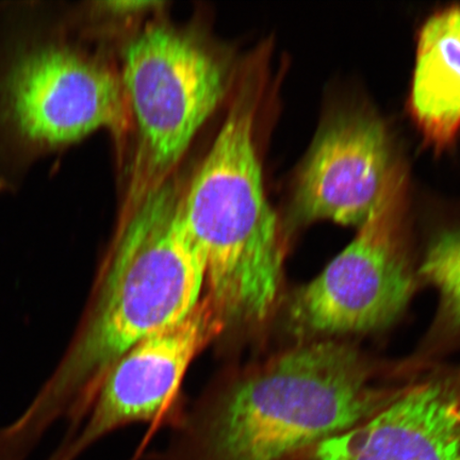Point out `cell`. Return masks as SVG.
<instances>
[{"label": "cell", "mask_w": 460, "mask_h": 460, "mask_svg": "<svg viewBox=\"0 0 460 460\" xmlns=\"http://www.w3.org/2000/svg\"><path fill=\"white\" fill-rule=\"evenodd\" d=\"M205 289L203 255L168 181L136 200L97 271L71 343L11 434L36 447L58 420L82 424L111 367L137 342L178 323Z\"/></svg>", "instance_id": "6da1fadb"}, {"label": "cell", "mask_w": 460, "mask_h": 460, "mask_svg": "<svg viewBox=\"0 0 460 460\" xmlns=\"http://www.w3.org/2000/svg\"><path fill=\"white\" fill-rule=\"evenodd\" d=\"M413 119L436 147L460 131V7L430 16L419 33L411 94Z\"/></svg>", "instance_id": "30bf717a"}, {"label": "cell", "mask_w": 460, "mask_h": 460, "mask_svg": "<svg viewBox=\"0 0 460 460\" xmlns=\"http://www.w3.org/2000/svg\"><path fill=\"white\" fill-rule=\"evenodd\" d=\"M420 272L439 290L447 318L460 329V229L435 239Z\"/></svg>", "instance_id": "8fae6325"}, {"label": "cell", "mask_w": 460, "mask_h": 460, "mask_svg": "<svg viewBox=\"0 0 460 460\" xmlns=\"http://www.w3.org/2000/svg\"><path fill=\"white\" fill-rule=\"evenodd\" d=\"M307 460H460V369L401 389Z\"/></svg>", "instance_id": "9c48e42d"}, {"label": "cell", "mask_w": 460, "mask_h": 460, "mask_svg": "<svg viewBox=\"0 0 460 460\" xmlns=\"http://www.w3.org/2000/svg\"><path fill=\"white\" fill-rule=\"evenodd\" d=\"M102 10L115 14H131L163 5L160 2H141V0H118V2L101 3Z\"/></svg>", "instance_id": "7c38bea8"}, {"label": "cell", "mask_w": 460, "mask_h": 460, "mask_svg": "<svg viewBox=\"0 0 460 460\" xmlns=\"http://www.w3.org/2000/svg\"><path fill=\"white\" fill-rule=\"evenodd\" d=\"M122 83L61 37L42 2L0 4V190L45 155L125 124Z\"/></svg>", "instance_id": "277c9868"}, {"label": "cell", "mask_w": 460, "mask_h": 460, "mask_svg": "<svg viewBox=\"0 0 460 460\" xmlns=\"http://www.w3.org/2000/svg\"><path fill=\"white\" fill-rule=\"evenodd\" d=\"M358 350L305 342L226 374L180 424L159 460H307L398 393Z\"/></svg>", "instance_id": "7a4b0ae2"}, {"label": "cell", "mask_w": 460, "mask_h": 460, "mask_svg": "<svg viewBox=\"0 0 460 460\" xmlns=\"http://www.w3.org/2000/svg\"><path fill=\"white\" fill-rule=\"evenodd\" d=\"M404 178L381 120L341 114L320 130L310 148L298 176L296 214L305 222L360 227Z\"/></svg>", "instance_id": "ba28073f"}, {"label": "cell", "mask_w": 460, "mask_h": 460, "mask_svg": "<svg viewBox=\"0 0 460 460\" xmlns=\"http://www.w3.org/2000/svg\"><path fill=\"white\" fill-rule=\"evenodd\" d=\"M221 332L204 296L185 319L137 342L107 372L82 424L49 460H76L115 429L163 416L189 367Z\"/></svg>", "instance_id": "52a82bcc"}, {"label": "cell", "mask_w": 460, "mask_h": 460, "mask_svg": "<svg viewBox=\"0 0 460 460\" xmlns=\"http://www.w3.org/2000/svg\"><path fill=\"white\" fill-rule=\"evenodd\" d=\"M120 83L135 114L149 190L164 181L215 112L226 94V70L189 34L154 25L126 49Z\"/></svg>", "instance_id": "8992f818"}, {"label": "cell", "mask_w": 460, "mask_h": 460, "mask_svg": "<svg viewBox=\"0 0 460 460\" xmlns=\"http://www.w3.org/2000/svg\"><path fill=\"white\" fill-rule=\"evenodd\" d=\"M255 102H234L185 192L181 209L205 262V296L237 347L272 321L283 292L286 245L264 189Z\"/></svg>", "instance_id": "3957f363"}, {"label": "cell", "mask_w": 460, "mask_h": 460, "mask_svg": "<svg viewBox=\"0 0 460 460\" xmlns=\"http://www.w3.org/2000/svg\"><path fill=\"white\" fill-rule=\"evenodd\" d=\"M405 178L318 278L293 293L287 324L297 337L382 329L406 307L415 280L404 235Z\"/></svg>", "instance_id": "5b68a950"}]
</instances>
